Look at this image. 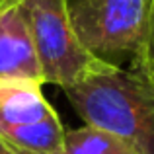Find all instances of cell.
<instances>
[{
  "label": "cell",
  "mask_w": 154,
  "mask_h": 154,
  "mask_svg": "<svg viewBox=\"0 0 154 154\" xmlns=\"http://www.w3.org/2000/svg\"><path fill=\"white\" fill-rule=\"evenodd\" d=\"M152 4L154 0H68V18L80 43L96 57L133 59L146 39Z\"/></svg>",
  "instance_id": "cell-3"
},
{
  "label": "cell",
  "mask_w": 154,
  "mask_h": 154,
  "mask_svg": "<svg viewBox=\"0 0 154 154\" xmlns=\"http://www.w3.org/2000/svg\"><path fill=\"white\" fill-rule=\"evenodd\" d=\"M63 92L86 125L113 133L135 154H154V92L133 68L107 60Z\"/></svg>",
  "instance_id": "cell-1"
},
{
  "label": "cell",
  "mask_w": 154,
  "mask_h": 154,
  "mask_svg": "<svg viewBox=\"0 0 154 154\" xmlns=\"http://www.w3.org/2000/svg\"><path fill=\"white\" fill-rule=\"evenodd\" d=\"M131 68L154 92V4H152V16H150V26H148L146 39H144L140 51L131 59Z\"/></svg>",
  "instance_id": "cell-7"
},
{
  "label": "cell",
  "mask_w": 154,
  "mask_h": 154,
  "mask_svg": "<svg viewBox=\"0 0 154 154\" xmlns=\"http://www.w3.org/2000/svg\"><path fill=\"white\" fill-rule=\"evenodd\" d=\"M0 154H26L22 150H18V148H14L10 143H6V140L0 137Z\"/></svg>",
  "instance_id": "cell-8"
},
{
  "label": "cell",
  "mask_w": 154,
  "mask_h": 154,
  "mask_svg": "<svg viewBox=\"0 0 154 154\" xmlns=\"http://www.w3.org/2000/svg\"><path fill=\"white\" fill-rule=\"evenodd\" d=\"M60 154H135L127 143L113 133L94 125H82L72 131H64Z\"/></svg>",
  "instance_id": "cell-6"
},
{
  "label": "cell",
  "mask_w": 154,
  "mask_h": 154,
  "mask_svg": "<svg viewBox=\"0 0 154 154\" xmlns=\"http://www.w3.org/2000/svg\"><path fill=\"white\" fill-rule=\"evenodd\" d=\"M41 88L33 80H0V137L26 154H60L66 129Z\"/></svg>",
  "instance_id": "cell-4"
},
{
  "label": "cell",
  "mask_w": 154,
  "mask_h": 154,
  "mask_svg": "<svg viewBox=\"0 0 154 154\" xmlns=\"http://www.w3.org/2000/svg\"><path fill=\"white\" fill-rule=\"evenodd\" d=\"M20 0H0V10H4V8H10V6H16Z\"/></svg>",
  "instance_id": "cell-9"
},
{
  "label": "cell",
  "mask_w": 154,
  "mask_h": 154,
  "mask_svg": "<svg viewBox=\"0 0 154 154\" xmlns=\"http://www.w3.org/2000/svg\"><path fill=\"white\" fill-rule=\"evenodd\" d=\"M0 80L43 84L29 26L20 4L0 10Z\"/></svg>",
  "instance_id": "cell-5"
},
{
  "label": "cell",
  "mask_w": 154,
  "mask_h": 154,
  "mask_svg": "<svg viewBox=\"0 0 154 154\" xmlns=\"http://www.w3.org/2000/svg\"><path fill=\"white\" fill-rule=\"evenodd\" d=\"M27 20L43 84L72 86L107 60L80 43L68 18V0H20Z\"/></svg>",
  "instance_id": "cell-2"
}]
</instances>
